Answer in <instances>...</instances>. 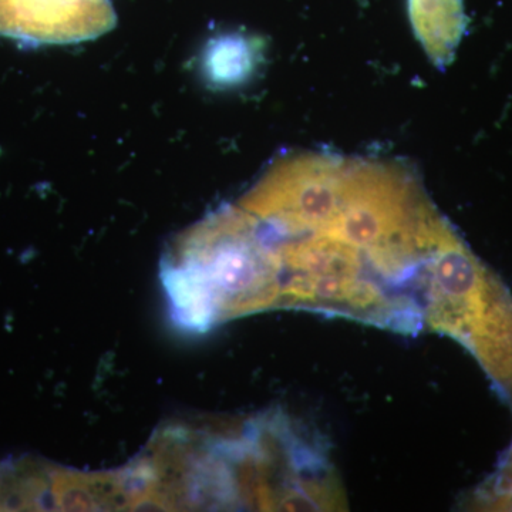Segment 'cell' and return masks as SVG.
Masks as SVG:
<instances>
[{"label":"cell","instance_id":"obj_2","mask_svg":"<svg viewBox=\"0 0 512 512\" xmlns=\"http://www.w3.org/2000/svg\"><path fill=\"white\" fill-rule=\"evenodd\" d=\"M410 20L421 46L436 66L453 60L466 30L461 0H409Z\"/></svg>","mask_w":512,"mask_h":512},{"label":"cell","instance_id":"obj_1","mask_svg":"<svg viewBox=\"0 0 512 512\" xmlns=\"http://www.w3.org/2000/svg\"><path fill=\"white\" fill-rule=\"evenodd\" d=\"M111 26L109 0H0V35L30 45L93 39Z\"/></svg>","mask_w":512,"mask_h":512},{"label":"cell","instance_id":"obj_3","mask_svg":"<svg viewBox=\"0 0 512 512\" xmlns=\"http://www.w3.org/2000/svg\"><path fill=\"white\" fill-rule=\"evenodd\" d=\"M255 50L251 40L224 36L214 40L207 53V72L212 82L228 86L241 83L254 69Z\"/></svg>","mask_w":512,"mask_h":512}]
</instances>
